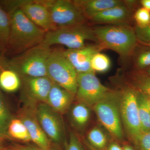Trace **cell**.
I'll use <instances>...</instances> for the list:
<instances>
[{
  "mask_svg": "<svg viewBox=\"0 0 150 150\" xmlns=\"http://www.w3.org/2000/svg\"><path fill=\"white\" fill-rule=\"evenodd\" d=\"M52 22L56 28L68 27L85 23L87 18L74 1H46Z\"/></svg>",
  "mask_w": 150,
  "mask_h": 150,
  "instance_id": "8",
  "label": "cell"
},
{
  "mask_svg": "<svg viewBox=\"0 0 150 150\" xmlns=\"http://www.w3.org/2000/svg\"><path fill=\"white\" fill-rule=\"evenodd\" d=\"M67 150H84L79 138L74 133H71Z\"/></svg>",
  "mask_w": 150,
  "mask_h": 150,
  "instance_id": "31",
  "label": "cell"
},
{
  "mask_svg": "<svg viewBox=\"0 0 150 150\" xmlns=\"http://www.w3.org/2000/svg\"><path fill=\"white\" fill-rule=\"evenodd\" d=\"M75 2L80 7L87 19L108 9L123 4L120 0H76Z\"/></svg>",
  "mask_w": 150,
  "mask_h": 150,
  "instance_id": "17",
  "label": "cell"
},
{
  "mask_svg": "<svg viewBox=\"0 0 150 150\" xmlns=\"http://www.w3.org/2000/svg\"><path fill=\"white\" fill-rule=\"evenodd\" d=\"M47 76L54 83L76 96L77 73L63 51H51L47 64Z\"/></svg>",
  "mask_w": 150,
  "mask_h": 150,
  "instance_id": "6",
  "label": "cell"
},
{
  "mask_svg": "<svg viewBox=\"0 0 150 150\" xmlns=\"http://www.w3.org/2000/svg\"><path fill=\"white\" fill-rule=\"evenodd\" d=\"M90 145L98 150H102L108 143L107 136L100 128L95 127L89 131L87 136Z\"/></svg>",
  "mask_w": 150,
  "mask_h": 150,
  "instance_id": "24",
  "label": "cell"
},
{
  "mask_svg": "<svg viewBox=\"0 0 150 150\" xmlns=\"http://www.w3.org/2000/svg\"><path fill=\"white\" fill-rule=\"evenodd\" d=\"M121 91L110 90L93 106L100 123L116 139H123V126L120 112Z\"/></svg>",
  "mask_w": 150,
  "mask_h": 150,
  "instance_id": "5",
  "label": "cell"
},
{
  "mask_svg": "<svg viewBox=\"0 0 150 150\" xmlns=\"http://www.w3.org/2000/svg\"><path fill=\"white\" fill-rule=\"evenodd\" d=\"M137 26L144 27L150 23V11L142 7L138 9L134 15Z\"/></svg>",
  "mask_w": 150,
  "mask_h": 150,
  "instance_id": "27",
  "label": "cell"
},
{
  "mask_svg": "<svg viewBox=\"0 0 150 150\" xmlns=\"http://www.w3.org/2000/svg\"><path fill=\"white\" fill-rule=\"evenodd\" d=\"M145 72L147 74L150 76V67L147 69H146V72Z\"/></svg>",
  "mask_w": 150,
  "mask_h": 150,
  "instance_id": "37",
  "label": "cell"
},
{
  "mask_svg": "<svg viewBox=\"0 0 150 150\" xmlns=\"http://www.w3.org/2000/svg\"><path fill=\"white\" fill-rule=\"evenodd\" d=\"M8 137L23 142L31 141L28 130L20 119L12 118L8 129Z\"/></svg>",
  "mask_w": 150,
  "mask_h": 150,
  "instance_id": "21",
  "label": "cell"
},
{
  "mask_svg": "<svg viewBox=\"0 0 150 150\" xmlns=\"http://www.w3.org/2000/svg\"><path fill=\"white\" fill-rule=\"evenodd\" d=\"M26 93L33 99L46 103L53 82L48 76L23 77Z\"/></svg>",
  "mask_w": 150,
  "mask_h": 150,
  "instance_id": "14",
  "label": "cell"
},
{
  "mask_svg": "<svg viewBox=\"0 0 150 150\" xmlns=\"http://www.w3.org/2000/svg\"><path fill=\"white\" fill-rule=\"evenodd\" d=\"M143 44L144 45H145V46H148V47H149L150 48V43H144V44Z\"/></svg>",
  "mask_w": 150,
  "mask_h": 150,
  "instance_id": "41",
  "label": "cell"
},
{
  "mask_svg": "<svg viewBox=\"0 0 150 150\" xmlns=\"http://www.w3.org/2000/svg\"><path fill=\"white\" fill-rule=\"evenodd\" d=\"M3 69L2 64H1V61H0V72H1V71H2V70Z\"/></svg>",
  "mask_w": 150,
  "mask_h": 150,
  "instance_id": "40",
  "label": "cell"
},
{
  "mask_svg": "<svg viewBox=\"0 0 150 150\" xmlns=\"http://www.w3.org/2000/svg\"><path fill=\"white\" fill-rule=\"evenodd\" d=\"M18 8L38 27L48 32L56 29L46 1H20Z\"/></svg>",
  "mask_w": 150,
  "mask_h": 150,
  "instance_id": "11",
  "label": "cell"
},
{
  "mask_svg": "<svg viewBox=\"0 0 150 150\" xmlns=\"http://www.w3.org/2000/svg\"><path fill=\"white\" fill-rule=\"evenodd\" d=\"M71 115L75 126L79 129H83L87 125L90 119L89 108L85 105L79 103L72 108Z\"/></svg>",
  "mask_w": 150,
  "mask_h": 150,
  "instance_id": "20",
  "label": "cell"
},
{
  "mask_svg": "<svg viewBox=\"0 0 150 150\" xmlns=\"http://www.w3.org/2000/svg\"><path fill=\"white\" fill-rule=\"evenodd\" d=\"M35 114L38 123L48 139L56 143L62 142L64 137V128L60 114L45 103L38 105Z\"/></svg>",
  "mask_w": 150,
  "mask_h": 150,
  "instance_id": "10",
  "label": "cell"
},
{
  "mask_svg": "<svg viewBox=\"0 0 150 150\" xmlns=\"http://www.w3.org/2000/svg\"><path fill=\"white\" fill-rule=\"evenodd\" d=\"M134 29L138 42L142 44L150 43V23L144 27L137 25Z\"/></svg>",
  "mask_w": 150,
  "mask_h": 150,
  "instance_id": "28",
  "label": "cell"
},
{
  "mask_svg": "<svg viewBox=\"0 0 150 150\" xmlns=\"http://www.w3.org/2000/svg\"><path fill=\"white\" fill-rule=\"evenodd\" d=\"M131 83L137 91L150 98V76L145 72H135L131 74Z\"/></svg>",
  "mask_w": 150,
  "mask_h": 150,
  "instance_id": "22",
  "label": "cell"
},
{
  "mask_svg": "<svg viewBox=\"0 0 150 150\" xmlns=\"http://www.w3.org/2000/svg\"><path fill=\"white\" fill-rule=\"evenodd\" d=\"M133 143L137 150H150V131L142 133Z\"/></svg>",
  "mask_w": 150,
  "mask_h": 150,
  "instance_id": "29",
  "label": "cell"
},
{
  "mask_svg": "<svg viewBox=\"0 0 150 150\" xmlns=\"http://www.w3.org/2000/svg\"><path fill=\"white\" fill-rule=\"evenodd\" d=\"M111 62L109 57L100 52L95 54L92 59L91 67L94 72L104 73L110 69Z\"/></svg>",
  "mask_w": 150,
  "mask_h": 150,
  "instance_id": "26",
  "label": "cell"
},
{
  "mask_svg": "<svg viewBox=\"0 0 150 150\" xmlns=\"http://www.w3.org/2000/svg\"><path fill=\"white\" fill-rule=\"evenodd\" d=\"M123 150H134V149L128 145H126L124 146L123 148Z\"/></svg>",
  "mask_w": 150,
  "mask_h": 150,
  "instance_id": "35",
  "label": "cell"
},
{
  "mask_svg": "<svg viewBox=\"0 0 150 150\" xmlns=\"http://www.w3.org/2000/svg\"><path fill=\"white\" fill-rule=\"evenodd\" d=\"M2 150H12L11 149L9 150V149H6V148H5L4 149H3Z\"/></svg>",
  "mask_w": 150,
  "mask_h": 150,
  "instance_id": "43",
  "label": "cell"
},
{
  "mask_svg": "<svg viewBox=\"0 0 150 150\" xmlns=\"http://www.w3.org/2000/svg\"><path fill=\"white\" fill-rule=\"evenodd\" d=\"M76 96L79 103L93 107L103 98L110 90L103 85L94 72L77 74Z\"/></svg>",
  "mask_w": 150,
  "mask_h": 150,
  "instance_id": "9",
  "label": "cell"
},
{
  "mask_svg": "<svg viewBox=\"0 0 150 150\" xmlns=\"http://www.w3.org/2000/svg\"><path fill=\"white\" fill-rule=\"evenodd\" d=\"M88 146L89 148L91 150H98L96 149H95V148L93 147L92 146H91V145L89 144L88 145Z\"/></svg>",
  "mask_w": 150,
  "mask_h": 150,
  "instance_id": "38",
  "label": "cell"
},
{
  "mask_svg": "<svg viewBox=\"0 0 150 150\" xmlns=\"http://www.w3.org/2000/svg\"><path fill=\"white\" fill-rule=\"evenodd\" d=\"M8 13L11 28L8 46L15 51H26L42 42L46 32L32 22L20 8Z\"/></svg>",
  "mask_w": 150,
  "mask_h": 150,
  "instance_id": "1",
  "label": "cell"
},
{
  "mask_svg": "<svg viewBox=\"0 0 150 150\" xmlns=\"http://www.w3.org/2000/svg\"><path fill=\"white\" fill-rule=\"evenodd\" d=\"M0 139H2V138H0Z\"/></svg>",
  "mask_w": 150,
  "mask_h": 150,
  "instance_id": "44",
  "label": "cell"
},
{
  "mask_svg": "<svg viewBox=\"0 0 150 150\" xmlns=\"http://www.w3.org/2000/svg\"><path fill=\"white\" fill-rule=\"evenodd\" d=\"M137 67L140 69H144L150 67V50L141 52L136 60Z\"/></svg>",
  "mask_w": 150,
  "mask_h": 150,
  "instance_id": "30",
  "label": "cell"
},
{
  "mask_svg": "<svg viewBox=\"0 0 150 150\" xmlns=\"http://www.w3.org/2000/svg\"><path fill=\"white\" fill-rule=\"evenodd\" d=\"M147 99L148 101V104H149V108L150 110V98H149L147 97Z\"/></svg>",
  "mask_w": 150,
  "mask_h": 150,
  "instance_id": "39",
  "label": "cell"
},
{
  "mask_svg": "<svg viewBox=\"0 0 150 150\" xmlns=\"http://www.w3.org/2000/svg\"><path fill=\"white\" fill-rule=\"evenodd\" d=\"M120 106L123 126L133 143L142 133L138 112L137 91L135 88L128 87L121 91Z\"/></svg>",
  "mask_w": 150,
  "mask_h": 150,
  "instance_id": "7",
  "label": "cell"
},
{
  "mask_svg": "<svg viewBox=\"0 0 150 150\" xmlns=\"http://www.w3.org/2000/svg\"><path fill=\"white\" fill-rule=\"evenodd\" d=\"M108 150H123V148L121 147L117 143H111L108 147Z\"/></svg>",
  "mask_w": 150,
  "mask_h": 150,
  "instance_id": "33",
  "label": "cell"
},
{
  "mask_svg": "<svg viewBox=\"0 0 150 150\" xmlns=\"http://www.w3.org/2000/svg\"><path fill=\"white\" fill-rule=\"evenodd\" d=\"M1 54V52H0V61H1V59H2Z\"/></svg>",
  "mask_w": 150,
  "mask_h": 150,
  "instance_id": "42",
  "label": "cell"
},
{
  "mask_svg": "<svg viewBox=\"0 0 150 150\" xmlns=\"http://www.w3.org/2000/svg\"><path fill=\"white\" fill-rule=\"evenodd\" d=\"M4 139H0V150H2L4 149Z\"/></svg>",
  "mask_w": 150,
  "mask_h": 150,
  "instance_id": "36",
  "label": "cell"
},
{
  "mask_svg": "<svg viewBox=\"0 0 150 150\" xmlns=\"http://www.w3.org/2000/svg\"><path fill=\"white\" fill-rule=\"evenodd\" d=\"M12 150H43L30 146L15 144L12 147Z\"/></svg>",
  "mask_w": 150,
  "mask_h": 150,
  "instance_id": "32",
  "label": "cell"
},
{
  "mask_svg": "<svg viewBox=\"0 0 150 150\" xmlns=\"http://www.w3.org/2000/svg\"><path fill=\"white\" fill-rule=\"evenodd\" d=\"M12 119L10 111L0 91V138L4 139L8 137V129Z\"/></svg>",
  "mask_w": 150,
  "mask_h": 150,
  "instance_id": "23",
  "label": "cell"
},
{
  "mask_svg": "<svg viewBox=\"0 0 150 150\" xmlns=\"http://www.w3.org/2000/svg\"><path fill=\"white\" fill-rule=\"evenodd\" d=\"M20 76L11 69H3L0 72V88L8 93L16 91L21 86Z\"/></svg>",
  "mask_w": 150,
  "mask_h": 150,
  "instance_id": "18",
  "label": "cell"
},
{
  "mask_svg": "<svg viewBox=\"0 0 150 150\" xmlns=\"http://www.w3.org/2000/svg\"><path fill=\"white\" fill-rule=\"evenodd\" d=\"M102 49L99 44H97L86 45L79 49H67L63 52L76 71L79 74L94 72L91 67L92 59L95 54L100 52Z\"/></svg>",
  "mask_w": 150,
  "mask_h": 150,
  "instance_id": "12",
  "label": "cell"
},
{
  "mask_svg": "<svg viewBox=\"0 0 150 150\" xmlns=\"http://www.w3.org/2000/svg\"><path fill=\"white\" fill-rule=\"evenodd\" d=\"M141 4L143 8L150 11V0H142Z\"/></svg>",
  "mask_w": 150,
  "mask_h": 150,
  "instance_id": "34",
  "label": "cell"
},
{
  "mask_svg": "<svg viewBox=\"0 0 150 150\" xmlns=\"http://www.w3.org/2000/svg\"><path fill=\"white\" fill-rule=\"evenodd\" d=\"M10 28L9 15L0 5V45L1 46H8Z\"/></svg>",
  "mask_w": 150,
  "mask_h": 150,
  "instance_id": "25",
  "label": "cell"
},
{
  "mask_svg": "<svg viewBox=\"0 0 150 150\" xmlns=\"http://www.w3.org/2000/svg\"><path fill=\"white\" fill-rule=\"evenodd\" d=\"M51 50L37 45L25 51L21 56L4 64L23 77H39L47 76V64Z\"/></svg>",
  "mask_w": 150,
  "mask_h": 150,
  "instance_id": "4",
  "label": "cell"
},
{
  "mask_svg": "<svg viewBox=\"0 0 150 150\" xmlns=\"http://www.w3.org/2000/svg\"><path fill=\"white\" fill-rule=\"evenodd\" d=\"M137 102L142 133L149 132L150 131V110L147 97L143 93L137 91Z\"/></svg>",
  "mask_w": 150,
  "mask_h": 150,
  "instance_id": "19",
  "label": "cell"
},
{
  "mask_svg": "<svg viewBox=\"0 0 150 150\" xmlns=\"http://www.w3.org/2000/svg\"><path fill=\"white\" fill-rule=\"evenodd\" d=\"M93 28L98 44L103 49L112 50L121 57L130 56L137 46L138 40L134 29L129 25H108Z\"/></svg>",
  "mask_w": 150,
  "mask_h": 150,
  "instance_id": "2",
  "label": "cell"
},
{
  "mask_svg": "<svg viewBox=\"0 0 150 150\" xmlns=\"http://www.w3.org/2000/svg\"><path fill=\"white\" fill-rule=\"evenodd\" d=\"M20 119L27 128L31 141L34 142L41 149L50 150V141L40 127L37 118L35 119V117L30 113H25L22 114Z\"/></svg>",
  "mask_w": 150,
  "mask_h": 150,
  "instance_id": "16",
  "label": "cell"
},
{
  "mask_svg": "<svg viewBox=\"0 0 150 150\" xmlns=\"http://www.w3.org/2000/svg\"><path fill=\"white\" fill-rule=\"evenodd\" d=\"M131 9L124 2L121 5L101 12L89 20L94 24H121L129 18Z\"/></svg>",
  "mask_w": 150,
  "mask_h": 150,
  "instance_id": "13",
  "label": "cell"
},
{
  "mask_svg": "<svg viewBox=\"0 0 150 150\" xmlns=\"http://www.w3.org/2000/svg\"><path fill=\"white\" fill-rule=\"evenodd\" d=\"M74 96L54 83L45 103L57 113L63 114L69 109Z\"/></svg>",
  "mask_w": 150,
  "mask_h": 150,
  "instance_id": "15",
  "label": "cell"
},
{
  "mask_svg": "<svg viewBox=\"0 0 150 150\" xmlns=\"http://www.w3.org/2000/svg\"><path fill=\"white\" fill-rule=\"evenodd\" d=\"M91 40L98 44L93 28L85 23L72 26L57 28L46 32L40 46L50 48L55 44L66 46L68 49H79L86 46Z\"/></svg>",
  "mask_w": 150,
  "mask_h": 150,
  "instance_id": "3",
  "label": "cell"
}]
</instances>
